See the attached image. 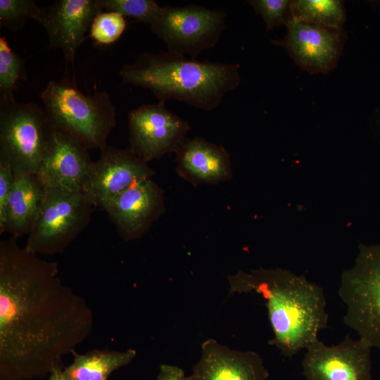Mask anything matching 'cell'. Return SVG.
Listing matches in <instances>:
<instances>
[{"label":"cell","mask_w":380,"mask_h":380,"mask_svg":"<svg viewBox=\"0 0 380 380\" xmlns=\"http://www.w3.org/2000/svg\"><path fill=\"white\" fill-rule=\"evenodd\" d=\"M14 182V175L11 165L0 158V229L4 220L7 201Z\"/></svg>","instance_id":"cell-26"},{"label":"cell","mask_w":380,"mask_h":380,"mask_svg":"<svg viewBox=\"0 0 380 380\" xmlns=\"http://www.w3.org/2000/svg\"><path fill=\"white\" fill-rule=\"evenodd\" d=\"M248 3L264 20L267 31L287 23L290 19L291 1L250 0Z\"/></svg>","instance_id":"cell-25"},{"label":"cell","mask_w":380,"mask_h":380,"mask_svg":"<svg viewBox=\"0 0 380 380\" xmlns=\"http://www.w3.org/2000/svg\"><path fill=\"white\" fill-rule=\"evenodd\" d=\"M237 63L199 61L170 52H144L124 65L125 84L150 90L158 103L174 99L202 110L217 108L226 94L241 83Z\"/></svg>","instance_id":"cell-3"},{"label":"cell","mask_w":380,"mask_h":380,"mask_svg":"<svg viewBox=\"0 0 380 380\" xmlns=\"http://www.w3.org/2000/svg\"><path fill=\"white\" fill-rule=\"evenodd\" d=\"M372 348L359 338L334 346L317 339L305 349L303 374L307 380H372Z\"/></svg>","instance_id":"cell-11"},{"label":"cell","mask_w":380,"mask_h":380,"mask_svg":"<svg viewBox=\"0 0 380 380\" xmlns=\"http://www.w3.org/2000/svg\"><path fill=\"white\" fill-rule=\"evenodd\" d=\"M81 188L95 208L104 209L117 196L130 186L151 179L155 174L147 163L129 148L107 145L100 150Z\"/></svg>","instance_id":"cell-9"},{"label":"cell","mask_w":380,"mask_h":380,"mask_svg":"<svg viewBox=\"0 0 380 380\" xmlns=\"http://www.w3.org/2000/svg\"><path fill=\"white\" fill-rule=\"evenodd\" d=\"M230 294L255 292L265 300L273 336L269 344L288 357L319 339L327 326L323 289L281 268L239 270L228 277Z\"/></svg>","instance_id":"cell-2"},{"label":"cell","mask_w":380,"mask_h":380,"mask_svg":"<svg viewBox=\"0 0 380 380\" xmlns=\"http://www.w3.org/2000/svg\"><path fill=\"white\" fill-rule=\"evenodd\" d=\"M51 129L36 103H0V158L11 165L13 175H37Z\"/></svg>","instance_id":"cell-7"},{"label":"cell","mask_w":380,"mask_h":380,"mask_svg":"<svg viewBox=\"0 0 380 380\" xmlns=\"http://www.w3.org/2000/svg\"><path fill=\"white\" fill-rule=\"evenodd\" d=\"M101 11L98 0H56L41 8L38 23L47 33L49 46L59 49L66 63L73 64L77 49Z\"/></svg>","instance_id":"cell-13"},{"label":"cell","mask_w":380,"mask_h":380,"mask_svg":"<svg viewBox=\"0 0 380 380\" xmlns=\"http://www.w3.org/2000/svg\"><path fill=\"white\" fill-rule=\"evenodd\" d=\"M268 376L257 353L234 350L208 338L201 344V357L187 380H267Z\"/></svg>","instance_id":"cell-16"},{"label":"cell","mask_w":380,"mask_h":380,"mask_svg":"<svg viewBox=\"0 0 380 380\" xmlns=\"http://www.w3.org/2000/svg\"><path fill=\"white\" fill-rule=\"evenodd\" d=\"M227 13L190 4L162 6L149 25L151 31L170 52L196 58L217 44L227 25Z\"/></svg>","instance_id":"cell-8"},{"label":"cell","mask_w":380,"mask_h":380,"mask_svg":"<svg viewBox=\"0 0 380 380\" xmlns=\"http://www.w3.org/2000/svg\"><path fill=\"white\" fill-rule=\"evenodd\" d=\"M72 355V362L63 369L65 380H108L114 371L129 365L137 352L132 348L125 351L95 349Z\"/></svg>","instance_id":"cell-19"},{"label":"cell","mask_w":380,"mask_h":380,"mask_svg":"<svg viewBox=\"0 0 380 380\" xmlns=\"http://www.w3.org/2000/svg\"><path fill=\"white\" fill-rule=\"evenodd\" d=\"M49 125L77 141L87 150L106 146L116 125L115 108L109 94H85L68 78L49 82L40 95Z\"/></svg>","instance_id":"cell-4"},{"label":"cell","mask_w":380,"mask_h":380,"mask_svg":"<svg viewBox=\"0 0 380 380\" xmlns=\"http://www.w3.org/2000/svg\"><path fill=\"white\" fill-rule=\"evenodd\" d=\"M157 380H187V376L182 368L163 364L160 366Z\"/></svg>","instance_id":"cell-27"},{"label":"cell","mask_w":380,"mask_h":380,"mask_svg":"<svg viewBox=\"0 0 380 380\" xmlns=\"http://www.w3.org/2000/svg\"><path fill=\"white\" fill-rule=\"evenodd\" d=\"M126 27L125 17L115 12L101 11L91 25L89 37L101 44L117 41Z\"/></svg>","instance_id":"cell-24"},{"label":"cell","mask_w":380,"mask_h":380,"mask_svg":"<svg viewBox=\"0 0 380 380\" xmlns=\"http://www.w3.org/2000/svg\"><path fill=\"white\" fill-rule=\"evenodd\" d=\"M11 236L0 241V380L44 378L91 334L94 315L59 276Z\"/></svg>","instance_id":"cell-1"},{"label":"cell","mask_w":380,"mask_h":380,"mask_svg":"<svg viewBox=\"0 0 380 380\" xmlns=\"http://www.w3.org/2000/svg\"><path fill=\"white\" fill-rule=\"evenodd\" d=\"M287 33L282 40L272 41L284 47L303 70L325 74L337 65L342 52L343 31L289 20Z\"/></svg>","instance_id":"cell-12"},{"label":"cell","mask_w":380,"mask_h":380,"mask_svg":"<svg viewBox=\"0 0 380 380\" xmlns=\"http://www.w3.org/2000/svg\"><path fill=\"white\" fill-rule=\"evenodd\" d=\"M88 151L68 134L51 127L37 175L46 186L81 190L94 162Z\"/></svg>","instance_id":"cell-15"},{"label":"cell","mask_w":380,"mask_h":380,"mask_svg":"<svg viewBox=\"0 0 380 380\" xmlns=\"http://www.w3.org/2000/svg\"><path fill=\"white\" fill-rule=\"evenodd\" d=\"M94 208L81 190L46 186L25 249L35 254L63 253L88 225Z\"/></svg>","instance_id":"cell-6"},{"label":"cell","mask_w":380,"mask_h":380,"mask_svg":"<svg viewBox=\"0 0 380 380\" xmlns=\"http://www.w3.org/2000/svg\"><path fill=\"white\" fill-rule=\"evenodd\" d=\"M45 190L46 186L37 175H14L0 233L7 232L17 238L29 234L38 216Z\"/></svg>","instance_id":"cell-18"},{"label":"cell","mask_w":380,"mask_h":380,"mask_svg":"<svg viewBox=\"0 0 380 380\" xmlns=\"http://www.w3.org/2000/svg\"><path fill=\"white\" fill-rule=\"evenodd\" d=\"M98 2L102 11L115 12L148 25L162 7L154 0H98Z\"/></svg>","instance_id":"cell-22"},{"label":"cell","mask_w":380,"mask_h":380,"mask_svg":"<svg viewBox=\"0 0 380 380\" xmlns=\"http://www.w3.org/2000/svg\"><path fill=\"white\" fill-rule=\"evenodd\" d=\"M41 8L33 0H0V25L17 30L27 20L39 21Z\"/></svg>","instance_id":"cell-23"},{"label":"cell","mask_w":380,"mask_h":380,"mask_svg":"<svg viewBox=\"0 0 380 380\" xmlns=\"http://www.w3.org/2000/svg\"><path fill=\"white\" fill-rule=\"evenodd\" d=\"M61 363L56 365L50 372L49 380H65Z\"/></svg>","instance_id":"cell-28"},{"label":"cell","mask_w":380,"mask_h":380,"mask_svg":"<svg viewBox=\"0 0 380 380\" xmlns=\"http://www.w3.org/2000/svg\"><path fill=\"white\" fill-rule=\"evenodd\" d=\"M175 154L177 173L194 185L218 184L232 177L229 154L221 145L186 137Z\"/></svg>","instance_id":"cell-17"},{"label":"cell","mask_w":380,"mask_h":380,"mask_svg":"<svg viewBox=\"0 0 380 380\" xmlns=\"http://www.w3.org/2000/svg\"><path fill=\"white\" fill-rule=\"evenodd\" d=\"M26 80L23 60L12 50L4 37H0V103H13L19 80Z\"/></svg>","instance_id":"cell-21"},{"label":"cell","mask_w":380,"mask_h":380,"mask_svg":"<svg viewBox=\"0 0 380 380\" xmlns=\"http://www.w3.org/2000/svg\"><path fill=\"white\" fill-rule=\"evenodd\" d=\"M129 149L146 163L177 151L190 127L164 103L142 105L128 114Z\"/></svg>","instance_id":"cell-10"},{"label":"cell","mask_w":380,"mask_h":380,"mask_svg":"<svg viewBox=\"0 0 380 380\" xmlns=\"http://www.w3.org/2000/svg\"><path fill=\"white\" fill-rule=\"evenodd\" d=\"M103 210L120 236L133 241L142 236L163 212V191L148 179L122 192Z\"/></svg>","instance_id":"cell-14"},{"label":"cell","mask_w":380,"mask_h":380,"mask_svg":"<svg viewBox=\"0 0 380 380\" xmlns=\"http://www.w3.org/2000/svg\"><path fill=\"white\" fill-rule=\"evenodd\" d=\"M338 294L346 305L344 324L380 350V244L359 247L354 265L341 275Z\"/></svg>","instance_id":"cell-5"},{"label":"cell","mask_w":380,"mask_h":380,"mask_svg":"<svg viewBox=\"0 0 380 380\" xmlns=\"http://www.w3.org/2000/svg\"><path fill=\"white\" fill-rule=\"evenodd\" d=\"M289 20L342 31L345 9L338 0H295L291 3Z\"/></svg>","instance_id":"cell-20"}]
</instances>
